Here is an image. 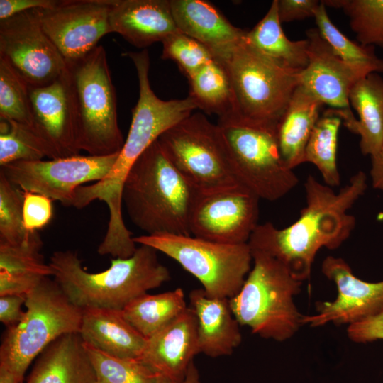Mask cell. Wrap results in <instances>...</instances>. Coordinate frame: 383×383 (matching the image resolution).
<instances>
[{
  "label": "cell",
  "instance_id": "obj_42",
  "mask_svg": "<svg viewBox=\"0 0 383 383\" xmlns=\"http://www.w3.org/2000/svg\"><path fill=\"white\" fill-rule=\"evenodd\" d=\"M26 295L7 294L0 296V321L7 328L16 326L23 318Z\"/></svg>",
  "mask_w": 383,
  "mask_h": 383
},
{
  "label": "cell",
  "instance_id": "obj_10",
  "mask_svg": "<svg viewBox=\"0 0 383 383\" xmlns=\"http://www.w3.org/2000/svg\"><path fill=\"white\" fill-rule=\"evenodd\" d=\"M133 241L150 246L177 262L211 297H233L251 270L252 257L248 243H221L172 233L135 236Z\"/></svg>",
  "mask_w": 383,
  "mask_h": 383
},
{
  "label": "cell",
  "instance_id": "obj_21",
  "mask_svg": "<svg viewBox=\"0 0 383 383\" xmlns=\"http://www.w3.org/2000/svg\"><path fill=\"white\" fill-rule=\"evenodd\" d=\"M189 299L196 319L199 352L211 357L231 355L242 335L229 299L211 297L202 288L193 289Z\"/></svg>",
  "mask_w": 383,
  "mask_h": 383
},
{
  "label": "cell",
  "instance_id": "obj_19",
  "mask_svg": "<svg viewBox=\"0 0 383 383\" xmlns=\"http://www.w3.org/2000/svg\"><path fill=\"white\" fill-rule=\"evenodd\" d=\"M199 353L196 319L187 307L172 322L147 339L140 360L157 376L180 383Z\"/></svg>",
  "mask_w": 383,
  "mask_h": 383
},
{
  "label": "cell",
  "instance_id": "obj_29",
  "mask_svg": "<svg viewBox=\"0 0 383 383\" xmlns=\"http://www.w3.org/2000/svg\"><path fill=\"white\" fill-rule=\"evenodd\" d=\"M182 288L156 294H145L122 309L127 321L146 339L164 328L187 309Z\"/></svg>",
  "mask_w": 383,
  "mask_h": 383
},
{
  "label": "cell",
  "instance_id": "obj_13",
  "mask_svg": "<svg viewBox=\"0 0 383 383\" xmlns=\"http://www.w3.org/2000/svg\"><path fill=\"white\" fill-rule=\"evenodd\" d=\"M259 201L243 186L197 191L189 218L190 235L221 243H248L259 224Z\"/></svg>",
  "mask_w": 383,
  "mask_h": 383
},
{
  "label": "cell",
  "instance_id": "obj_33",
  "mask_svg": "<svg viewBox=\"0 0 383 383\" xmlns=\"http://www.w3.org/2000/svg\"><path fill=\"white\" fill-rule=\"evenodd\" d=\"M328 6L341 9L360 44L383 48V0H326Z\"/></svg>",
  "mask_w": 383,
  "mask_h": 383
},
{
  "label": "cell",
  "instance_id": "obj_44",
  "mask_svg": "<svg viewBox=\"0 0 383 383\" xmlns=\"http://www.w3.org/2000/svg\"><path fill=\"white\" fill-rule=\"evenodd\" d=\"M370 176L373 188L383 192V146L371 156Z\"/></svg>",
  "mask_w": 383,
  "mask_h": 383
},
{
  "label": "cell",
  "instance_id": "obj_40",
  "mask_svg": "<svg viewBox=\"0 0 383 383\" xmlns=\"http://www.w3.org/2000/svg\"><path fill=\"white\" fill-rule=\"evenodd\" d=\"M347 333L348 338L355 343L383 340V313L349 325Z\"/></svg>",
  "mask_w": 383,
  "mask_h": 383
},
{
  "label": "cell",
  "instance_id": "obj_4",
  "mask_svg": "<svg viewBox=\"0 0 383 383\" xmlns=\"http://www.w3.org/2000/svg\"><path fill=\"white\" fill-rule=\"evenodd\" d=\"M196 192L157 140L130 170L122 204L131 222L145 235H190L189 218Z\"/></svg>",
  "mask_w": 383,
  "mask_h": 383
},
{
  "label": "cell",
  "instance_id": "obj_39",
  "mask_svg": "<svg viewBox=\"0 0 383 383\" xmlns=\"http://www.w3.org/2000/svg\"><path fill=\"white\" fill-rule=\"evenodd\" d=\"M23 192L24 226L29 233L37 232L46 226L52 218V200L40 194Z\"/></svg>",
  "mask_w": 383,
  "mask_h": 383
},
{
  "label": "cell",
  "instance_id": "obj_31",
  "mask_svg": "<svg viewBox=\"0 0 383 383\" xmlns=\"http://www.w3.org/2000/svg\"><path fill=\"white\" fill-rule=\"evenodd\" d=\"M342 122L334 109L326 110L314 126L304 151V162L313 164L325 184L331 187L340 184L336 157L338 135Z\"/></svg>",
  "mask_w": 383,
  "mask_h": 383
},
{
  "label": "cell",
  "instance_id": "obj_41",
  "mask_svg": "<svg viewBox=\"0 0 383 383\" xmlns=\"http://www.w3.org/2000/svg\"><path fill=\"white\" fill-rule=\"evenodd\" d=\"M321 3L318 0H277L278 15L281 23H287L314 17Z\"/></svg>",
  "mask_w": 383,
  "mask_h": 383
},
{
  "label": "cell",
  "instance_id": "obj_38",
  "mask_svg": "<svg viewBox=\"0 0 383 383\" xmlns=\"http://www.w3.org/2000/svg\"><path fill=\"white\" fill-rule=\"evenodd\" d=\"M161 43V57L175 62L187 78L213 59L207 46L181 32L169 35Z\"/></svg>",
  "mask_w": 383,
  "mask_h": 383
},
{
  "label": "cell",
  "instance_id": "obj_5",
  "mask_svg": "<svg viewBox=\"0 0 383 383\" xmlns=\"http://www.w3.org/2000/svg\"><path fill=\"white\" fill-rule=\"evenodd\" d=\"M211 51L226 69L232 86L233 113L225 118L276 127L300 84L301 72L267 56L246 35Z\"/></svg>",
  "mask_w": 383,
  "mask_h": 383
},
{
  "label": "cell",
  "instance_id": "obj_2",
  "mask_svg": "<svg viewBox=\"0 0 383 383\" xmlns=\"http://www.w3.org/2000/svg\"><path fill=\"white\" fill-rule=\"evenodd\" d=\"M126 55L135 65L139 87V96L132 109L128 135L107 175L99 182L78 187L72 203V206L76 209H83L96 200L106 204L109 220L102 245L112 250L126 249L133 243V236L126 226L122 214V189L130 170L164 132L197 109L189 96L171 100H162L157 96L149 80L148 50L128 52Z\"/></svg>",
  "mask_w": 383,
  "mask_h": 383
},
{
  "label": "cell",
  "instance_id": "obj_8",
  "mask_svg": "<svg viewBox=\"0 0 383 383\" xmlns=\"http://www.w3.org/2000/svg\"><path fill=\"white\" fill-rule=\"evenodd\" d=\"M66 63L75 92L81 150L93 156L120 152L125 140L118 126L116 94L104 48L98 45L85 56Z\"/></svg>",
  "mask_w": 383,
  "mask_h": 383
},
{
  "label": "cell",
  "instance_id": "obj_23",
  "mask_svg": "<svg viewBox=\"0 0 383 383\" xmlns=\"http://www.w3.org/2000/svg\"><path fill=\"white\" fill-rule=\"evenodd\" d=\"M96 375L78 333L63 335L37 357L26 383H96Z\"/></svg>",
  "mask_w": 383,
  "mask_h": 383
},
{
  "label": "cell",
  "instance_id": "obj_14",
  "mask_svg": "<svg viewBox=\"0 0 383 383\" xmlns=\"http://www.w3.org/2000/svg\"><path fill=\"white\" fill-rule=\"evenodd\" d=\"M0 58L29 87L50 84L67 67L65 58L42 28L35 9L0 21Z\"/></svg>",
  "mask_w": 383,
  "mask_h": 383
},
{
  "label": "cell",
  "instance_id": "obj_3",
  "mask_svg": "<svg viewBox=\"0 0 383 383\" xmlns=\"http://www.w3.org/2000/svg\"><path fill=\"white\" fill-rule=\"evenodd\" d=\"M157 252L140 245L131 257L113 258L108 269L96 273L86 271L71 250L53 252L49 264L55 280L75 306L122 310L170 279L169 270L159 261Z\"/></svg>",
  "mask_w": 383,
  "mask_h": 383
},
{
  "label": "cell",
  "instance_id": "obj_9",
  "mask_svg": "<svg viewBox=\"0 0 383 383\" xmlns=\"http://www.w3.org/2000/svg\"><path fill=\"white\" fill-rule=\"evenodd\" d=\"M217 124L240 185L270 201L284 197L296 186L297 176L282 159L276 127L234 118L218 119Z\"/></svg>",
  "mask_w": 383,
  "mask_h": 383
},
{
  "label": "cell",
  "instance_id": "obj_36",
  "mask_svg": "<svg viewBox=\"0 0 383 383\" xmlns=\"http://www.w3.org/2000/svg\"><path fill=\"white\" fill-rule=\"evenodd\" d=\"M45 157V149L31 129L13 121L1 119V167L18 161L40 160Z\"/></svg>",
  "mask_w": 383,
  "mask_h": 383
},
{
  "label": "cell",
  "instance_id": "obj_6",
  "mask_svg": "<svg viewBox=\"0 0 383 383\" xmlns=\"http://www.w3.org/2000/svg\"><path fill=\"white\" fill-rule=\"evenodd\" d=\"M253 267L229 304L240 326H248L259 336L284 341L302 324L304 315L293 297L301 292L302 282L274 257L251 252Z\"/></svg>",
  "mask_w": 383,
  "mask_h": 383
},
{
  "label": "cell",
  "instance_id": "obj_25",
  "mask_svg": "<svg viewBox=\"0 0 383 383\" xmlns=\"http://www.w3.org/2000/svg\"><path fill=\"white\" fill-rule=\"evenodd\" d=\"M323 104L301 85L294 91L276 126L279 152L287 168L293 170L304 163L305 148Z\"/></svg>",
  "mask_w": 383,
  "mask_h": 383
},
{
  "label": "cell",
  "instance_id": "obj_30",
  "mask_svg": "<svg viewBox=\"0 0 383 383\" xmlns=\"http://www.w3.org/2000/svg\"><path fill=\"white\" fill-rule=\"evenodd\" d=\"M189 96L197 109L218 116H230L233 109V94L226 69L216 57L187 78Z\"/></svg>",
  "mask_w": 383,
  "mask_h": 383
},
{
  "label": "cell",
  "instance_id": "obj_16",
  "mask_svg": "<svg viewBox=\"0 0 383 383\" xmlns=\"http://www.w3.org/2000/svg\"><path fill=\"white\" fill-rule=\"evenodd\" d=\"M113 0H57L35 9L42 28L65 61L81 58L111 33L109 16Z\"/></svg>",
  "mask_w": 383,
  "mask_h": 383
},
{
  "label": "cell",
  "instance_id": "obj_12",
  "mask_svg": "<svg viewBox=\"0 0 383 383\" xmlns=\"http://www.w3.org/2000/svg\"><path fill=\"white\" fill-rule=\"evenodd\" d=\"M118 152L105 156L78 155L48 160L18 161L1 167L0 171L22 191L40 194L63 206H72L77 189L106 177Z\"/></svg>",
  "mask_w": 383,
  "mask_h": 383
},
{
  "label": "cell",
  "instance_id": "obj_11",
  "mask_svg": "<svg viewBox=\"0 0 383 383\" xmlns=\"http://www.w3.org/2000/svg\"><path fill=\"white\" fill-rule=\"evenodd\" d=\"M157 140L170 162L198 192L242 186L233 175L218 124L204 114L192 113Z\"/></svg>",
  "mask_w": 383,
  "mask_h": 383
},
{
  "label": "cell",
  "instance_id": "obj_18",
  "mask_svg": "<svg viewBox=\"0 0 383 383\" xmlns=\"http://www.w3.org/2000/svg\"><path fill=\"white\" fill-rule=\"evenodd\" d=\"M306 34L309 62L299 73V85L333 109L350 110V89L356 82L371 73L341 60L317 28H311Z\"/></svg>",
  "mask_w": 383,
  "mask_h": 383
},
{
  "label": "cell",
  "instance_id": "obj_1",
  "mask_svg": "<svg viewBox=\"0 0 383 383\" xmlns=\"http://www.w3.org/2000/svg\"><path fill=\"white\" fill-rule=\"evenodd\" d=\"M304 187L306 205L296 221L282 229L271 222L258 224L248 242L251 252L274 257L301 282L309 279L321 248L337 249L350 237L355 218L348 211L364 194L367 176L357 172L337 193L312 175Z\"/></svg>",
  "mask_w": 383,
  "mask_h": 383
},
{
  "label": "cell",
  "instance_id": "obj_20",
  "mask_svg": "<svg viewBox=\"0 0 383 383\" xmlns=\"http://www.w3.org/2000/svg\"><path fill=\"white\" fill-rule=\"evenodd\" d=\"M109 23L111 33L140 48L179 32L170 0H113Z\"/></svg>",
  "mask_w": 383,
  "mask_h": 383
},
{
  "label": "cell",
  "instance_id": "obj_34",
  "mask_svg": "<svg viewBox=\"0 0 383 383\" xmlns=\"http://www.w3.org/2000/svg\"><path fill=\"white\" fill-rule=\"evenodd\" d=\"M96 383H157L158 376L140 359H124L84 343Z\"/></svg>",
  "mask_w": 383,
  "mask_h": 383
},
{
  "label": "cell",
  "instance_id": "obj_43",
  "mask_svg": "<svg viewBox=\"0 0 383 383\" xmlns=\"http://www.w3.org/2000/svg\"><path fill=\"white\" fill-rule=\"evenodd\" d=\"M57 0H0V21L16 14L54 6Z\"/></svg>",
  "mask_w": 383,
  "mask_h": 383
},
{
  "label": "cell",
  "instance_id": "obj_46",
  "mask_svg": "<svg viewBox=\"0 0 383 383\" xmlns=\"http://www.w3.org/2000/svg\"><path fill=\"white\" fill-rule=\"evenodd\" d=\"M0 383H23V379L0 366Z\"/></svg>",
  "mask_w": 383,
  "mask_h": 383
},
{
  "label": "cell",
  "instance_id": "obj_24",
  "mask_svg": "<svg viewBox=\"0 0 383 383\" xmlns=\"http://www.w3.org/2000/svg\"><path fill=\"white\" fill-rule=\"evenodd\" d=\"M42 247L38 231L21 244L0 243V296L26 295L43 279L53 276L40 253Z\"/></svg>",
  "mask_w": 383,
  "mask_h": 383
},
{
  "label": "cell",
  "instance_id": "obj_45",
  "mask_svg": "<svg viewBox=\"0 0 383 383\" xmlns=\"http://www.w3.org/2000/svg\"><path fill=\"white\" fill-rule=\"evenodd\" d=\"M157 383H177L162 377H157ZM180 383H201L199 373L194 362L190 365L184 380Z\"/></svg>",
  "mask_w": 383,
  "mask_h": 383
},
{
  "label": "cell",
  "instance_id": "obj_28",
  "mask_svg": "<svg viewBox=\"0 0 383 383\" xmlns=\"http://www.w3.org/2000/svg\"><path fill=\"white\" fill-rule=\"evenodd\" d=\"M281 24L277 0H274L265 16L251 30L247 31L246 39L267 56L300 72L309 62V41L289 40Z\"/></svg>",
  "mask_w": 383,
  "mask_h": 383
},
{
  "label": "cell",
  "instance_id": "obj_17",
  "mask_svg": "<svg viewBox=\"0 0 383 383\" xmlns=\"http://www.w3.org/2000/svg\"><path fill=\"white\" fill-rule=\"evenodd\" d=\"M321 272L335 282L338 296L333 301L317 303L318 313L304 316L302 324L318 327L331 322L349 326L383 313V281L373 283L361 280L354 275L346 261L333 256L324 259Z\"/></svg>",
  "mask_w": 383,
  "mask_h": 383
},
{
  "label": "cell",
  "instance_id": "obj_37",
  "mask_svg": "<svg viewBox=\"0 0 383 383\" xmlns=\"http://www.w3.org/2000/svg\"><path fill=\"white\" fill-rule=\"evenodd\" d=\"M23 206V191L0 171V243L21 244L33 234L24 226Z\"/></svg>",
  "mask_w": 383,
  "mask_h": 383
},
{
  "label": "cell",
  "instance_id": "obj_32",
  "mask_svg": "<svg viewBox=\"0 0 383 383\" xmlns=\"http://www.w3.org/2000/svg\"><path fill=\"white\" fill-rule=\"evenodd\" d=\"M313 18L321 35L341 60L369 73H383V60L377 56L374 47L357 44L345 35L331 21L323 1Z\"/></svg>",
  "mask_w": 383,
  "mask_h": 383
},
{
  "label": "cell",
  "instance_id": "obj_35",
  "mask_svg": "<svg viewBox=\"0 0 383 383\" xmlns=\"http://www.w3.org/2000/svg\"><path fill=\"white\" fill-rule=\"evenodd\" d=\"M0 118L31 130L33 126L29 87L3 58H0Z\"/></svg>",
  "mask_w": 383,
  "mask_h": 383
},
{
  "label": "cell",
  "instance_id": "obj_27",
  "mask_svg": "<svg viewBox=\"0 0 383 383\" xmlns=\"http://www.w3.org/2000/svg\"><path fill=\"white\" fill-rule=\"evenodd\" d=\"M348 100L359 116L349 131L360 135L361 152L371 157L383 146V79L374 72L358 80Z\"/></svg>",
  "mask_w": 383,
  "mask_h": 383
},
{
  "label": "cell",
  "instance_id": "obj_7",
  "mask_svg": "<svg viewBox=\"0 0 383 383\" xmlns=\"http://www.w3.org/2000/svg\"><path fill=\"white\" fill-rule=\"evenodd\" d=\"M23 319L7 328L0 346V366L24 379L30 365L60 336L79 333L82 309L49 277L26 295Z\"/></svg>",
  "mask_w": 383,
  "mask_h": 383
},
{
  "label": "cell",
  "instance_id": "obj_15",
  "mask_svg": "<svg viewBox=\"0 0 383 383\" xmlns=\"http://www.w3.org/2000/svg\"><path fill=\"white\" fill-rule=\"evenodd\" d=\"M33 115L32 131L50 159L79 155L77 101L72 76L67 65L50 84L29 87Z\"/></svg>",
  "mask_w": 383,
  "mask_h": 383
},
{
  "label": "cell",
  "instance_id": "obj_26",
  "mask_svg": "<svg viewBox=\"0 0 383 383\" xmlns=\"http://www.w3.org/2000/svg\"><path fill=\"white\" fill-rule=\"evenodd\" d=\"M179 32L210 50L243 40L247 31L234 26L212 4L204 0H170Z\"/></svg>",
  "mask_w": 383,
  "mask_h": 383
},
{
  "label": "cell",
  "instance_id": "obj_22",
  "mask_svg": "<svg viewBox=\"0 0 383 383\" xmlns=\"http://www.w3.org/2000/svg\"><path fill=\"white\" fill-rule=\"evenodd\" d=\"M79 334L84 343L124 359H140L147 342L120 309H82Z\"/></svg>",
  "mask_w": 383,
  "mask_h": 383
}]
</instances>
